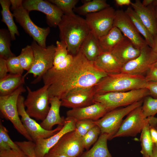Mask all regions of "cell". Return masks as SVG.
<instances>
[{"label": "cell", "mask_w": 157, "mask_h": 157, "mask_svg": "<svg viewBox=\"0 0 157 157\" xmlns=\"http://www.w3.org/2000/svg\"><path fill=\"white\" fill-rule=\"evenodd\" d=\"M108 74L88 60L80 50L68 68L57 72L48 71L42 79L44 85L49 86L50 99L56 97L61 100L73 89L94 87Z\"/></svg>", "instance_id": "obj_1"}, {"label": "cell", "mask_w": 157, "mask_h": 157, "mask_svg": "<svg viewBox=\"0 0 157 157\" xmlns=\"http://www.w3.org/2000/svg\"><path fill=\"white\" fill-rule=\"evenodd\" d=\"M58 27L60 40L67 44L68 53L76 56L91 32L85 19L75 14L63 15Z\"/></svg>", "instance_id": "obj_2"}, {"label": "cell", "mask_w": 157, "mask_h": 157, "mask_svg": "<svg viewBox=\"0 0 157 157\" xmlns=\"http://www.w3.org/2000/svg\"><path fill=\"white\" fill-rule=\"evenodd\" d=\"M148 82L144 76L120 72L108 74L94 88L95 94L126 92L146 88Z\"/></svg>", "instance_id": "obj_3"}, {"label": "cell", "mask_w": 157, "mask_h": 157, "mask_svg": "<svg viewBox=\"0 0 157 157\" xmlns=\"http://www.w3.org/2000/svg\"><path fill=\"white\" fill-rule=\"evenodd\" d=\"M10 1L11 9L16 22L32 38L33 40L40 46L46 47V40L50 31V28H42L33 23L29 16V12L22 5L23 0H10Z\"/></svg>", "instance_id": "obj_4"}, {"label": "cell", "mask_w": 157, "mask_h": 157, "mask_svg": "<svg viewBox=\"0 0 157 157\" xmlns=\"http://www.w3.org/2000/svg\"><path fill=\"white\" fill-rule=\"evenodd\" d=\"M150 95L146 88L126 92H112L94 95V102L103 104L109 111L120 107L127 106Z\"/></svg>", "instance_id": "obj_5"}, {"label": "cell", "mask_w": 157, "mask_h": 157, "mask_svg": "<svg viewBox=\"0 0 157 157\" xmlns=\"http://www.w3.org/2000/svg\"><path fill=\"white\" fill-rule=\"evenodd\" d=\"M49 86L44 85L35 91L26 86L28 94L24 104L26 111L31 117L42 121L46 117L50 109Z\"/></svg>", "instance_id": "obj_6"}, {"label": "cell", "mask_w": 157, "mask_h": 157, "mask_svg": "<svg viewBox=\"0 0 157 157\" xmlns=\"http://www.w3.org/2000/svg\"><path fill=\"white\" fill-rule=\"evenodd\" d=\"M26 91V89L22 85L9 94L0 96V110L3 116L11 122L19 133L28 140L33 141L24 127L17 110L18 97Z\"/></svg>", "instance_id": "obj_7"}, {"label": "cell", "mask_w": 157, "mask_h": 157, "mask_svg": "<svg viewBox=\"0 0 157 157\" xmlns=\"http://www.w3.org/2000/svg\"><path fill=\"white\" fill-rule=\"evenodd\" d=\"M33 52L34 60L30 69L24 75L25 77L29 74H32L37 77L33 81V83L39 82L42 76L53 66V62L56 46L53 44L45 48L40 46L34 40L31 45Z\"/></svg>", "instance_id": "obj_8"}, {"label": "cell", "mask_w": 157, "mask_h": 157, "mask_svg": "<svg viewBox=\"0 0 157 157\" xmlns=\"http://www.w3.org/2000/svg\"><path fill=\"white\" fill-rule=\"evenodd\" d=\"M143 101L142 99L124 107L110 111L101 118L94 121L95 124L99 128L101 133L107 134L109 140H111L119 128L124 117L134 109L142 106Z\"/></svg>", "instance_id": "obj_9"}, {"label": "cell", "mask_w": 157, "mask_h": 157, "mask_svg": "<svg viewBox=\"0 0 157 157\" xmlns=\"http://www.w3.org/2000/svg\"><path fill=\"white\" fill-rule=\"evenodd\" d=\"M115 12L110 6L85 16L91 32L98 39L107 34L113 27Z\"/></svg>", "instance_id": "obj_10"}, {"label": "cell", "mask_w": 157, "mask_h": 157, "mask_svg": "<svg viewBox=\"0 0 157 157\" xmlns=\"http://www.w3.org/2000/svg\"><path fill=\"white\" fill-rule=\"evenodd\" d=\"M24 97L21 95L18 97L17 108L18 114L23 126L35 142L38 140L46 138L55 135L59 131L63 126L58 125L54 129L47 130L43 129L35 121L31 118L26 113L24 104Z\"/></svg>", "instance_id": "obj_11"}, {"label": "cell", "mask_w": 157, "mask_h": 157, "mask_svg": "<svg viewBox=\"0 0 157 157\" xmlns=\"http://www.w3.org/2000/svg\"><path fill=\"white\" fill-rule=\"evenodd\" d=\"M157 60V54L147 45L141 49L139 55L125 64L121 72L145 76Z\"/></svg>", "instance_id": "obj_12"}, {"label": "cell", "mask_w": 157, "mask_h": 157, "mask_svg": "<svg viewBox=\"0 0 157 157\" xmlns=\"http://www.w3.org/2000/svg\"><path fill=\"white\" fill-rule=\"evenodd\" d=\"M148 120V117L146 118L143 113L141 106L136 108L129 113L123 120L113 139L116 137L135 136L141 132Z\"/></svg>", "instance_id": "obj_13"}, {"label": "cell", "mask_w": 157, "mask_h": 157, "mask_svg": "<svg viewBox=\"0 0 157 157\" xmlns=\"http://www.w3.org/2000/svg\"><path fill=\"white\" fill-rule=\"evenodd\" d=\"M22 5L29 12L36 10L44 13L47 22L50 27L58 26L64 15L60 8L48 0H23Z\"/></svg>", "instance_id": "obj_14"}, {"label": "cell", "mask_w": 157, "mask_h": 157, "mask_svg": "<svg viewBox=\"0 0 157 157\" xmlns=\"http://www.w3.org/2000/svg\"><path fill=\"white\" fill-rule=\"evenodd\" d=\"M113 26L118 28L124 36L129 39L138 48L141 49L148 45L130 18L123 10H116Z\"/></svg>", "instance_id": "obj_15"}, {"label": "cell", "mask_w": 157, "mask_h": 157, "mask_svg": "<svg viewBox=\"0 0 157 157\" xmlns=\"http://www.w3.org/2000/svg\"><path fill=\"white\" fill-rule=\"evenodd\" d=\"M84 149L82 137L74 130L65 134L49 151L67 157H78L82 154Z\"/></svg>", "instance_id": "obj_16"}, {"label": "cell", "mask_w": 157, "mask_h": 157, "mask_svg": "<svg viewBox=\"0 0 157 157\" xmlns=\"http://www.w3.org/2000/svg\"><path fill=\"white\" fill-rule=\"evenodd\" d=\"M95 94L94 87L73 89L61 100V106L72 109L90 106L95 103Z\"/></svg>", "instance_id": "obj_17"}, {"label": "cell", "mask_w": 157, "mask_h": 157, "mask_svg": "<svg viewBox=\"0 0 157 157\" xmlns=\"http://www.w3.org/2000/svg\"><path fill=\"white\" fill-rule=\"evenodd\" d=\"M76 120L66 117L62 129L55 135L46 138L38 140L35 143L36 157H43L66 133L75 130Z\"/></svg>", "instance_id": "obj_18"}, {"label": "cell", "mask_w": 157, "mask_h": 157, "mask_svg": "<svg viewBox=\"0 0 157 157\" xmlns=\"http://www.w3.org/2000/svg\"><path fill=\"white\" fill-rule=\"evenodd\" d=\"M131 5L154 39L157 37V22L155 7L153 3L148 6H144L140 0L131 2Z\"/></svg>", "instance_id": "obj_19"}, {"label": "cell", "mask_w": 157, "mask_h": 157, "mask_svg": "<svg viewBox=\"0 0 157 157\" xmlns=\"http://www.w3.org/2000/svg\"><path fill=\"white\" fill-rule=\"evenodd\" d=\"M108 111L103 104L95 102L86 107L72 109L67 111L66 115L67 117L76 120L89 119L96 121L101 118Z\"/></svg>", "instance_id": "obj_20"}, {"label": "cell", "mask_w": 157, "mask_h": 157, "mask_svg": "<svg viewBox=\"0 0 157 157\" xmlns=\"http://www.w3.org/2000/svg\"><path fill=\"white\" fill-rule=\"evenodd\" d=\"M141 49L136 47L129 39L124 38L110 52L123 66L138 57Z\"/></svg>", "instance_id": "obj_21"}, {"label": "cell", "mask_w": 157, "mask_h": 157, "mask_svg": "<svg viewBox=\"0 0 157 157\" xmlns=\"http://www.w3.org/2000/svg\"><path fill=\"white\" fill-rule=\"evenodd\" d=\"M50 104V109L46 117L40 124L42 128L47 130H52L56 124L63 126L65 122V118L60 114L61 100L56 97L51 98Z\"/></svg>", "instance_id": "obj_22"}, {"label": "cell", "mask_w": 157, "mask_h": 157, "mask_svg": "<svg viewBox=\"0 0 157 157\" xmlns=\"http://www.w3.org/2000/svg\"><path fill=\"white\" fill-rule=\"evenodd\" d=\"M95 66L108 74L121 72L123 65L110 52H102L93 62Z\"/></svg>", "instance_id": "obj_23"}, {"label": "cell", "mask_w": 157, "mask_h": 157, "mask_svg": "<svg viewBox=\"0 0 157 157\" xmlns=\"http://www.w3.org/2000/svg\"><path fill=\"white\" fill-rule=\"evenodd\" d=\"M80 50L88 60L92 62L103 52L98 39L91 32L82 43Z\"/></svg>", "instance_id": "obj_24"}, {"label": "cell", "mask_w": 157, "mask_h": 157, "mask_svg": "<svg viewBox=\"0 0 157 157\" xmlns=\"http://www.w3.org/2000/svg\"><path fill=\"white\" fill-rule=\"evenodd\" d=\"M24 75L8 74L0 79V96L9 94L25 83Z\"/></svg>", "instance_id": "obj_25"}, {"label": "cell", "mask_w": 157, "mask_h": 157, "mask_svg": "<svg viewBox=\"0 0 157 157\" xmlns=\"http://www.w3.org/2000/svg\"><path fill=\"white\" fill-rule=\"evenodd\" d=\"M124 37L120 30L113 26L107 34L99 39L98 41L103 52H110Z\"/></svg>", "instance_id": "obj_26"}, {"label": "cell", "mask_w": 157, "mask_h": 157, "mask_svg": "<svg viewBox=\"0 0 157 157\" xmlns=\"http://www.w3.org/2000/svg\"><path fill=\"white\" fill-rule=\"evenodd\" d=\"M108 140L107 134L101 133L92 148L83 152L79 157H112L108 148Z\"/></svg>", "instance_id": "obj_27"}, {"label": "cell", "mask_w": 157, "mask_h": 157, "mask_svg": "<svg viewBox=\"0 0 157 157\" xmlns=\"http://www.w3.org/2000/svg\"><path fill=\"white\" fill-rule=\"evenodd\" d=\"M0 4L2 8L1 12V21L7 26L12 40H15V35L18 36L19 34L13 19V14L10 10V8L11 5L10 0H0Z\"/></svg>", "instance_id": "obj_28"}, {"label": "cell", "mask_w": 157, "mask_h": 157, "mask_svg": "<svg viewBox=\"0 0 157 157\" xmlns=\"http://www.w3.org/2000/svg\"><path fill=\"white\" fill-rule=\"evenodd\" d=\"M83 5L74 9V12L85 16L88 14L99 11L110 6L106 0H83Z\"/></svg>", "instance_id": "obj_29"}, {"label": "cell", "mask_w": 157, "mask_h": 157, "mask_svg": "<svg viewBox=\"0 0 157 157\" xmlns=\"http://www.w3.org/2000/svg\"><path fill=\"white\" fill-rule=\"evenodd\" d=\"M124 11L130 18L139 33L143 36L148 45L152 48L154 44V38L134 10L131 7H129Z\"/></svg>", "instance_id": "obj_30"}, {"label": "cell", "mask_w": 157, "mask_h": 157, "mask_svg": "<svg viewBox=\"0 0 157 157\" xmlns=\"http://www.w3.org/2000/svg\"><path fill=\"white\" fill-rule=\"evenodd\" d=\"M149 126V118L148 121L145 124L141 132L140 137L141 147L140 153L143 157H151L152 154L154 144L150 135Z\"/></svg>", "instance_id": "obj_31"}, {"label": "cell", "mask_w": 157, "mask_h": 157, "mask_svg": "<svg viewBox=\"0 0 157 157\" xmlns=\"http://www.w3.org/2000/svg\"><path fill=\"white\" fill-rule=\"evenodd\" d=\"M12 40L8 30L0 29V58L6 60L15 55L12 52L10 49Z\"/></svg>", "instance_id": "obj_32"}, {"label": "cell", "mask_w": 157, "mask_h": 157, "mask_svg": "<svg viewBox=\"0 0 157 157\" xmlns=\"http://www.w3.org/2000/svg\"><path fill=\"white\" fill-rule=\"evenodd\" d=\"M18 56L24 70L27 72L29 71L32 67L34 60L33 51L31 46L27 45L22 48Z\"/></svg>", "instance_id": "obj_33"}, {"label": "cell", "mask_w": 157, "mask_h": 157, "mask_svg": "<svg viewBox=\"0 0 157 157\" xmlns=\"http://www.w3.org/2000/svg\"><path fill=\"white\" fill-rule=\"evenodd\" d=\"M141 107L143 113L146 118L154 117L157 113V99L150 95L146 97L143 99Z\"/></svg>", "instance_id": "obj_34"}, {"label": "cell", "mask_w": 157, "mask_h": 157, "mask_svg": "<svg viewBox=\"0 0 157 157\" xmlns=\"http://www.w3.org/2000/svg\"><path fill=\"white\" fill-rule=\"evenodd\" d=\"M50 2L57 6L63 12L64 15H72L75 14L73 11L75 6L79 2L78 0H49Z\"/></svg>", "instance_id": "obj_35"}, {"label": "cell", "mask_w": 157, "mask_h": 157, "mask_svg": "<svg viewBox=\"0 0 157 157\" xmlns=\"http://www.w3.org/2000/svg\"><path fill=\"white\" fill-rule=\"evenodd\" d=\"M101 132L98 126L96 125L82 137L83 145L87 150L97 140Z\"/></svg>", "instance_id": "obj_36"}, {"label": "cell", "mask_w": 157, "mask_h": 157, "mask_svg": "<svg viewBox=\"0 0 157 157\" xmlns=\"http://www.w3.org/2000/svg\"><path fill=\"white\" fill-rule=\"evenodd\" d=\"M54 54L53 66L63 61L69 54L67 46L65 43L62 41H57Z\"/></svg>", "instance_id": "obj_37"}, {"label": "cell", "mask_w": 157, "mask_h": 157, "mask_svg": "<svg viewBox=\"0 0 157 157\" xmlns=\"http://www.w3.org/2000/svg\"><path fill=\"white\" fill-rule=\"evenodd\" d=\"M96 126L94 121L84 119L76 121L75 131L79 136L82 137Z\"/></svg>", "instance_id": "obj_38"}, {"label": "cell", "mask_w": 157, "mask_h": 157, "mask_svg": "<svg viewBox=\"0 0 157 157\" xmlns=\"http://www.w3.org/2000/svg\"><path fill=\"white\" fill-rule=\"evenodd\" d=\"M8 72L10 74L22 75L24 69L22 67L18 56L10 57L6 60Z\"/></svg>", "instance_id": "obj_39"}, {"label": "cell", "mask_w": 157, "mask_h": 157, "mask_svg": "<svg viewBox=\"0 0 157 157\" xmlns=\"http://www.w3.org/2000/svg\"><path fill=\"white\" fill-rule=\"evenodd\" d=\"M33 141L28 140L15 141V144L20 149L29 157H36L35 154V144Z\"/></svg>", "instance_id": "obj_40"}, {"label": "cell", "mask_w": 157, "mask_h": 157, "mask_svg": "<svg viewBox=\"0 0 157 157\" xmlns=\"http://www.w3.org/2000/svg\"><path fill=\"white\" fill-rule=\"evenodd\" d=\"M0 122V138L9 146L11 149L17 151L21 150L15 142H13L10 139L8 130Z\"/></svg>", "instance_id": "obj_41"}, {"label": "cell", "mask_w": 157, "mask_h": 157, "mask_svg": "<svg viewBox=\"0 0 157 157\" xmlns=\"http://www.w3.org/2000/svg\"><path fill=\"white\" fill-rule=\"evenodd\" d=\"M74 58V56L69 53L63 61L57 65L53 66L48 71L51 72H57L63 70L71 65Z\"/></svg>", "instance_id": "obj_42"}, {"label": "cell", "mask_w": 157, "mask_h": 157, "mask_svg": "<svg viewBox=\"0 0 157 157\" xmlns=\"http://www.w3.org/2000/svg\"><path fill=\"white\" fill-rule=\"evenodd\" d=\"M0 157H29L21 150L17 151L10 149L0 151Z\"/></svg>", "instance_id": "obj_43"}, {"label": "cell", "mask_w": 157, "mask_h": 157, "mask_svg": "<svg viewBox=\"0 0 157 157\" xmlns=\"http://www.w3.org/2000/svg\"><path fill=\"white\" fill-rule=\"evenodd\" d=\"M145 77L148 81L157 82V68L153 66L148 71Z\"/></svg>", "instance_id": "obj_44"}, {"label": "cell", "mask_w": 157, "mask_h": 157, "mask_svg": "<svg viewBox=\"0 0 157 157\" xmlns=\"http://www.w3.org/2000/svg\"><path fill=\"white\" fill-rule=\"evenodd\" d=\"M146 88L149 90L150 96L157 99V82L148 81Z\"/></svg>", "instance_id": "obj_45"}, {"label": "cell", "mask_w": 157, "mask_h": 157, "mask_svg": "<svg viewBox=\"0 0 157 157\" xmlns=\"http://www.w3.org/2000/svg\"><path fill=\"white\" fill-rule=\"evenodd\" d=\"M8 72L6 60L0 58V79L5 77Z\"/></svg>", "instance_id": "obj_46"}, {"label": "cell", "mask_w": 157, "mask_h": 157, "mask_svg": "<svg viewBox=\"0 0 157 157\" xmlns=\"http://www.w3.org/2000/svg\"><path fill=\"white\" fill-rule=\"evenodd\" d=\"M157 127L150 125L149 131L154 144L157 145Z\"/></svg>", "instance_id": "obj_47"}, {"label": "cell", "mask_w": 157, "mask_h": 157, "mask_svg": "<svg viewBox=\"0 0 157 157\" xmlns=\"http://www.w3.org/2000/svg\"><path fill=\"white\" fill-rule=\"evenodd\" d=\"M116 4L118 6L131 5V2L130 0H115Z\"/></svg>", "instance_id": "obj_48"}, {"label": "cell", "mask_w": 157, "mask_h": 157, "mask_svg": "<svg viewBox=\"0 0 157 157\" xmlns=\"http://www.w3.org/2000/svg\"><path fill=\"white\" fill-rule=\"evenodd\" d=\"M43 157H67L65 155L54 152L49 151Z\"/></svg>", "instance_id": "obj_49"}, {"label": "cell", "mask_w": 157, "mask_h": 157, "mask_svg": "<svg viewBox=\"0 0 157 157\" xmlns=\"http://www.w3.org/2000/svg\"><path fill=\"white\" fill-rule=\"evenodd\" d=\"M9 146L0 138V151L10 149Z\"/></svg>", "instance_id": "obj_50"}, {"label": "cell", "mask_w": 157, "mask_h": 157, "mask_svg": "<svg viewBox=\"0 0 157 157\" xmlns=\"http://www.w3.org/2000/svg\"><path fill=\"white\" fill-rule=\"evenodd\" d=\"M154 0H143L142 2V4L145 6H148L152 4Z\"/></svg>", "instance_id": "obj_51"}, {"label": "cell", "mask_w": 157, "mask_h": 157, "mask_svg": "<svg viewBox=\"0 0 157 157\" xmlns=\"http://www.w3.org/2000/svg\"><path fill=\"white\" fill-rule=\"evenodd\" d=\"M151 48L152 51L157 54V37L154 39V45Z\"/></svg>", "instance_id": "obj_52"}, {"label": "cell", "mask_w": 157, "mask_h": 157, "mask_svg": "<svg viewBox=\"0 0 157 157\" xmlns=\"http://www.w3.org/2000/svg\"><path fill=\"white\" fill-rule=\"evenodd\" d=\"M151 157H157V145L154 144L152 154Z\"/></svg>", "instance_id": "obj_53"}, {"label": "cell", "mask_w": 157, "mask_h": 157, "mask_svg": "<svg viewBox=\"0 0 157 157\" xmlns=\"http://www.w3.org/2000/svg\"><path fill=\"white\" fill-rule=\"evenodd\" d=\"M155 13H156V19H157V6H155Z\"/></svg>", "instance_id": "obj_54"}, {"label": "cell", "mask_w": 157, "mask_h": 157, "mask_svg": "<svg viewBox=\"0 0 157 157\" xmlns=\"http://www.w3.org/2000/svg\"><path fill=\"white\" fill-rule=\"evenodd\" d=\"M153 3L155 6H157V0H154Z\"/></svg>", "instance_id": "obj_55"}, {"label": "cell", "mask_w": 157, "mask_h": 157, "mask_svg": "<svg viewBox=\"0 0 157 157\" xmlns=\"http://www.w3.org/2000/svg\"><path fill=\"white\" fill-rule=\"evenodd\" d=\"M153 66L157 68V60L154 64Z\"/></svg>", "instance_id": "obj_56"}, {"label": "cell", "mask_w": 157, "mask_h": 157, "mask_svg": "<svg viewBox=\"0 0 157 157\" xmlns=\"http://www.w3.org/2000/svg\"><path fill=\"white\" fill-rule=\"evenodd\" d=\"M149 157V156H147V157Z\"/></svg>", "instance_id": "obj_57"}, {"label": "cell", "mask_w": 157, "mask_h": 157, "mask_svg": "<svg viewBox=\"0 0 157 157\" xmlns=\"http://www.w3.org/2000/svg\"></svg>", "instance_id": "obj_58"}]
</instances>
